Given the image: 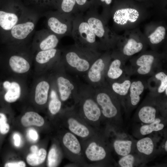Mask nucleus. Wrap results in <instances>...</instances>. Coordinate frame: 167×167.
<instances>
[{
	"instance_id": "nucleus-1",
	"label": "nucleus",
	"mask_w": 167,
	"mask_h": 167,
	"mask_svg": "<svg viewBox=\"0 0 167 167\" xmlns=\"http://www.w3.org/2000/svg\"><path fill=\"white\" fill-rule=\"evenodd\" d=\"M100 54L97 51L79 47L75 44L66 48L63 62L66 68L78 75H85L94 61Z\"/></svg>"
},
{
	"instance_id": "nucleus-2",
	"label": "nucleus",
	"mask_w": 167,
	"mask_h": 167,
	"mask_svg": "<svg viewBox=\"0 0 167 167\" xmlns=\"http://www.w3.org/2000/svg\"><path fill=\"white\" fill-rule=\"evenodd\" d=\"M71 36L78 46L97 51V37L85 20L83 13L77 12L73 15Z\"/></svg>"
},
{
	"instance_id": "nucleus-3",
	"label": "nucleus",
	"mask_w": 167,
	"mask_h": 167,
	"mask_svg": "<svg viewBox=\"0 0 167 167\" xmlns=\"http://www.w3.org/2000/svg\"><path fill=\"white\" fill-rule=\"evenodd\" d=\"M94 94L101 114L105 117L113 118L119 114L120 109L118 97L107 82L94 88Z\"/></svg>"
},
{
	"instance_id": "nucleus-4",
	"label": "nucleus",
	"mask_w": 167,
	"mask_h": 167,
	"mask_svg": "<svg viewBox=\"0 0 167 167\" xmlns=\"http://www.w3.org/2000/svg\"><path fill=\"white\" fill-rule=\"evenodd\" d=\"M77 96L80 99L81 108L85 117L91 122L98 121L102 114L94 98V88L90 86L80 87Z\"/></svg>"
},
{
	"instance_id": "nucleus-5",
	"label": "nucleus",
	"mask_w": 167,
	"mask_h": 167,
	"mask_svg": "<svg viewBox=\"0 0 167 167\" xmlns=\"http://www.w3.org/2000/svg\"><path fill=\"white\" fill-rule=\"evenodd\" d=\"M111 59V56L106 53L100 54L94 61L85 75L90 86L95 88L106 82V73Z\"/></svg>"
},
{
	"instance_id": "nucleus-6",
	"label": "nucleus",
	"mask_w": 167,
	"mask_h": 167,
	"mask_svg": "<svg viewBox=\"0 0 167 167\" xmlns=\"http://www.w3.org/2000/svg\"><path fill=\"white\" fill-rule=\"evenodd\" d=\"M73 15L61 13L59 17L51 16L47 21L48 26L56 35L62 36H71Z\"/></svg>"
},
{
	"instance_id": "nucleus-7",
	"label": "nucleus",
	"mask_w": 167,
	"mask_h": 167,
	"mask_svg": "<svg viewBox=\"0 0 167 167\" xmlns=\"http://www.w3.org/2000/svg\"><path fill=\"white\" fill-rule=\"evenodd\" d=\"M85 20L89 25L97 38L102 42H109L107 29L102 18L93 8H90L84 15Z\"/></svg>"
},
{
	"instance_id": "nucleus-8",
	"label": "nucleus",
	"mask_w": 167,
	"mask_h": 167,
	"mask_svg": "<svg viewBox=\"0 0 167 167\" xmlns=\"http://www.w3.org/2000/svg\"><path fill=\"white\" fill-rule=\"evenodd\" d=\"M57 79V83L61 100L66 101L72 95L76 96L79 88L76 83L65 72Z\"/></svg>"
},
{
	"instance_id": "nucleus-9",
	"label": "nucleus",
	"mask_w": 167,
	"mask_h": 167,
	"mask_svg": "<svg viewBox=\"0 0 167 167\" xmlns=\"http://www.w3.org/2000/svg\"><path fill=\"white\" fill-rule=\"evenodd\" d=\"M156 58L150 54H144L139 57L135 61L133 72L142 75L151 74L157 66Z\"/></svg>"
},
{
	"instance_id": "nucleus-10",
	"label": "nucleus",
	"mask_w": 167,
	"mask_h": 167,
	"mask_svg": "<svg viewBox=\"0 0 167 167\" xmlns=\"http://www.w3.org/2000/svg\"><path fill=\"white\" fill-rule=\"evenodd\" d=\"M139 16V13L137 10L127 8L117 10L113 14V18L115 23L123 25L128 22H135Z\"/></svg>"
},
{
	"instance_id": "nucleus-11",
	"label": "nucleus",
	"mask_w": 167,
	"mask_h": 167,
	"mask_svg": "<svg viewBox=\"0 0 167 167\" xmlns=\"http://www.w3.org/2000/svg\"><path fill=\"white\" fill-rule=\"evenodd\" d=\"M123 62L119 59L115 58L109 64L105 75V80L107 82L118 80L122 78L124 74L122 68Z\"/></svg>"
},
{
	"instance_id": "nucleus-12",
	"label": "nucleus",
	"mask_w": 167,
	"mask_h": 167,
	"mask_svg": "<svg viewBox=\"0 0 167 167\" xmlns=\"http://www.w3.org/2000/svg\"><path fill=\"white\" fill-rule=\"evenodd\" d=\"M85 154L89 160L96 161L104 159L106 156V152L102 146L95 142H92L87 147Z\"/></svg>"
},
{
	"instance_id": "nucleus-13",
	"label": "nucleus",
	"mask_w": 167,
	"mask_h": 167,
	"mask_svg": "<svg viewBox=\"0 0 167 167\" xmlns=\"http://www.w3.org/2000/svg\"><path fill=\"white\" fill-rule=\"evenodd\" d=\"M122 79L119 81L117 80L107 82L117 96H128L131 81L128 77Z\"/></svg>"
},
{
	"instance_id": "nucleus-14",
	"label": "nucleus",
	"mask_w": 167,
	"mask_h": 167,
	"mask_svg": "<svg viewBox=\"0 0 167 167\" xmlns=\"http://www.w3.org/2000/svg\"><path fill=\"white\" fill-rule=\"evenodd\" d=\"M145 84L143 81L138 80L131 81L128 95L131 103L133 106L137 105L140 99V95L145 88Z\"/></svg>"
},
{
	"instance_id": "nucleus-15",
	"label": "nucleus",
	"mask_w": 167,
	"mask_h": 167,
	"mask_svg": "<svg viewBox=\"0 0 167 167\" xmlns=\"http://www.w3.org/2000/svg\"><path fill=\"white\" fill-rule=\"evenodd\" d=\"M67 123L70 131L78 136L85 138L89 135L90 131L87 127L75 118H68Z\"/></svg>"
},
{
	"instance_id": "nucleus-16",
	"label": "nucleus",
	"mask_w": 167,
	"mask_h": 167,
	"mask_svg": "<svg viewBox=\"0 0 167 167\" xmlns=\"http://www.w3.org/2000/svg\"><path fill=\"white\" fill-rule=\"evenodd\" d=\"M34 24L30 22L15 25L11 29V34L15 38L22 40L26 38L33 30Z\"/></svg>"
},
{
	"instance_id": "nucleus-17",
	"label": "nucleus",
	"mask_w": 167,
	"mask_h": 167,
	"mask_svg": "<svg viewBox=\"0 0 167 167\" xmlns=\"http://www.w3.org/2000/svg\"><path fill=\"white\" fill-rule=\"evenodd\" d=\"M62 142L66 148L71 153L79 154L81 152L80 143L77 138L72 133H66L63 136Z\"/></svg>"
},
{
	"instance_id": "nucleus-18",
	"label": "nucleus",
	"mask_w": 167,
	"mask_h": 167,
	"mask_svg": "<svg viewBox=\"0 0 167 167\" xmlns=\"http://www.w3.org/2000/svg\"><path fill=\"white\" fill-rule=\"evenodd\" d=\"M49 88V84L46 81H41L38 84L35 89V96L37 104L43 105L46 103Z\"/></svg>"
},
{
	"instance_id": "nucleus-19",
	"label": "nucleus",
	"mask_w": 167,
	"mask_h": 167,
	"mask_svg": "<svg viewBox=\"0 0 167 167\" xmlns=\"http://www.w3.org/2000/svg\"><path fill=\"white\" fill-rule=\"evenodd\" d=\"M9 64L12 70L18 73H24L28 71L30 66L24 58L19 56L14 55L10 58Z\"/></svg>"
},
{
	"instance_id": "nucleus-20",
	"label": "nucleus",
	"mask_w": 167,
	"mask_h": 167,
	"mask_svg": "<svg viewBox=\"0 0 167 167\" xmlns=\"http://www.w3.org/2000/svg\"><path fill=\"white\" fill-rule=\"evenodd\" d=\"M21 121L22 125L25 127L32 125L41 126L45 122L41 116L37 113L32 111L26 113L22 117Z\"/></svg>"
},
{
	"instance_id": "nucleus-21",
	"label": "nucleus",
	"mask_w": 167,
	"mask_h": 167,
	"mask_svg": "<svg viewBox=\"0 0 167 167\" xmlns=\"http://www.w3.org/2000/svg\"><path fill=\"white\" fill-rule=\"evenodd\" d=\"M143 47V44L135 39H129L123 46L122 52L124 55L131 56L141 51Z\"/></svg>"
},
{
	"instance_id": "nucleus-22",
	"label": "nucleus",
	"mask_w": 167,
	"mask_h": 167,
	"mask_svg": "<svg viewBox=\"0 0 167 167\" xmlns=\"http://www.w3.org/2000/svg\"><path fill=\"white\" fill-rule=\"evenodd\" d=\"M18 20V17L15 14L0 11V26L4 29H11Z\"/></svg>"
},
{
	"instance_id": "nucleus-23",
	"label": "nucleus",
	"mask_w": 167,
	"mask_h": 167,
	"mask_svg": "<svg viewBox=\"0 0 167 167\" xmlns=\"http://www.w3.org/2000/svg\"><path fill=\"white\" fill-rule=\"evenodd\" d=\"M156 110L154 107L146 105L142 107L139 110L138 116L140 120L143 122L149 124L156 119Z\"/></svg>"
},
{
	"instance_id": "nucleus-24",
	"label": "nucleus",
	"mask_w": 167,
	"mask_h": 167,
	"mask_svg": "<svg viewBox=\"0 0 167 167\" xmlns=\"http://www.w3.org/2000/svg\"><path fill=\"white\" fill-rule=\"evenodd\" d=\"M6 90L7 92L4 97L7 102H14L19 98L21 95V88L17 82H13L11 83L10 86Z\"/></svg>"
},
{
	"instance_id": "nucleus-25",
	"label": "nucleus",
	"mask_w": 167,
	"mask_h": 167,
	"mask_svg": "<svg viewBox=\"0 0 167 167\" xmlns=\"http://www.w3.org/2000/svg\"><path fill=\"white\" fill-rule=\"evenodd\" d=\"M46 154V150L44 148H41L35 153L29 154L26 158L27 161L31 166L39 165L45 161Z\"/></svg>"
},
{
	"instance_id": "nucleus-26",
	"label": "nucleus",
	"mask_w": 167,
	"mask_h": 167,
	"mask_svg": "<svg viewBox=\"0 0 167 167\" xmlns=\"http://www.w3.org/2000/svg\"><path fill=\"white\" fill-rule=\"evenodd\" d=\"M132 143L130 140H116L113 146L116 152L122 156L129 154L131 151Z\"/></svg>"
},
{
	"instance_id": "nucleus-27",
	"label": "nucleus",
	"mask_w": 167,
	"mask_h": 167,
	"mask_svg": "<svg viewBox=\"0 0 167 167\" xmlns=\"http://www.w3.org/2000/svg\"><path fill=\"white\" fill-rule=\"evenodd\" d=\"M58 52L57 50L55 48L42 50L36 55V61L41 64L47 63L56 56Z\"/></svg>"
},
{
	"instance_id": "nucleus-28",
	"label": "nucleus",
	"mask_w": 167,
	"mask_h": 167,
	"mask_svg": "<svg viewBox=\"0 0 167 167\" xmlns=\"http://www.w3.org/2000/svg\"><path fill=\"white\" fill-rule=\"evenodd\" d=\"M137 147L140 152L147 155H149L153 152L154 144L151 139L149 137H146L138 141Z\"/></svg>"
},
{
	"instance_id": "nucleus-29",
	"label": "nucleus",
	"mask_w": 167,
	"mask_h": 167,
	"mask_svg": "<svg viewBox=\"0 0 167 167\" xmlns=\"http://www.w3.org/2000/svg\"><path fill=\"white\" fill-rule=\"evenodd\" d=\"M161 119L159 118H156L152 122L148 125L142 126L140 128V132L141 134L145 135L149 134L153 131H158L162 130L164 127V125L160 123Z\"/></svg>"
},
{
	"instance_id": "nucleus-30",
	"label": "nucleus",
	"mask_w": 167,
	"mask_h": 167,
	"mask_svg": "<svg viewBox=\"0 0 167 167\" xmlns=\"http://www.w3.org/2000/svg\"><path fill=\"white\" fill-rule=\"evenodd\" d=\"M59 42V39L54 34L48 35L41 42L40 47L42 50H48L55 48Z\"/></svg>"
},
{
	"instance_id": "nucleus-31",
	"label": "nucleus",
	"mask_w": 167,
	"mask_h": 167,
	"mask_svg": "<svg viewBox=\"0 0 167 167\" xmlns=\"http://www.w3.org/2000/svg\"><path fill=\"white\" fill-rule=\"evenodd\" d=\"M165 34V28L162 26H158L150 35V42L152 44H158L164 39Z\"/></svg>"
},
{
	"instance_id": "nucleus-32",
	"label": "nucleus",
	"mask_w": 167,
	"mask_h": 167,
	"mask_svg": "<svg viewBox=\"0 0 167 167\" xmlns=\"http://www.w3.org/2000/svg\"><path fill=\"white\" fill-rule=\"evenodd\" d=\"M155 77L160 81V84L157 89L158 92L161 93L164 92L167 88V74L163 71H159L155 74Z\"/></svg>"
},
{
	"instance_id": "nucleus-33",
	"label": "nucleus",
	"mask_w": 167,
	"mask_h": 167,
	"mask_svg": "<svg viewBox=\"0 0 167 167\" xmlns=\"http://www.w3.org/2000/svg\"><path fill=\"white\" fill-rule=\"evenodd\" d=\"M51 98L49 105V109L51 113L54 115L57 113L60 110L62 103L58 98V96Z\"/></svg>"
},
{
	"instance_id": "nucleus-34",
	"label": "nucleus",
	"mask_w": 167,
	"mask_h": 167,
	"mask_svg": "<svg viewBox=\"0 0 167 167\" xmlns=\"http://www.w3.org/2000/svg\"><path fill=\"white\" fill-rule=\"evenodd\" d=\"M58 154L56 149L52 148L50 150L48 157V165L49 167H55L58 160Z\"/></svg>"
},
{
	"instance_id": "nucleus-35",
	"label": "nucleus",
	"mask_w": 167,
	"mask_h": 167,
	"mask_svg": "<svg viewBox=\"0 0 167 167\" xmlns=\"http://www.w3.org/2000/svg\"><path fill=\"white\" fill-rule=\"evenodd\" d=\"M135 158L131 154L124 156L119 161V165L122 167H132L134 162Z\"/></svg>"
},
{
	"instance_id": "nucleus-36",
	"label": "nucleus",
	"mask_w": 167,
	"mask_h": 167,
	"mask_svg": "<svg viewBox=\"0 0 167 167\" xmlns=\"http://www.w3.org/2000/svg\"><path fill=\"white\" fill-rule=\"evenodd\" d=\"M7 120L5 115L0 113V132L2 134H6L9 130L10 126L7 123Z\"/></svg>"
},
{
	"instance_id": "nucleus-37",
	"label": "nucleus",
	"mask_w": 167,
	"mask_h": 167,
	"mask_svg": "<svg viewBox=\"0 0 167 167\" xmlns=\"http://www.w3.org/2000/svg\"><path fill=\"white\" fill-rule=\"evenodd\" d=\"M25 166V163L22 161L8 162L4 165V167H24Z\"/></svg>"
},
{
	"instance_id": "nucleus-38",
	"label": "nucleus",
	"mask_w": 167,
	"mask_h": 167,
	"mask_svg": "<svg viewBox=\"0 0 167 167\" xmlns=\"http://www.w3.org/2000/svg\"><path fill=\"white\" fill-rule=\"evenodd\" d=\"M29 138L34 141L38 139V135L37 132L34 130H29L28 132Z\"/></svg>"
},
{
	"instance_id": "nucleus-39",
	"label": "nucleus",
	"mask_w": 167,
	"mask_h": 167,
	"mask_svg": "<svg viewBox=\"0 0 167 167\" xmlns=\"http://www.w3.org/2000/svg\"><path fill=\"white\" fill-rule=\"evenodd\" d=\"M14 140V144L16 147H19L21 143V138L19 135L18 133H15L13 135Z\"/></svg>"
},
{
	"instance_id": "nucleus-40",
	"label": "nucleus",
	"mask_w": 167,
	"mask_h": 167,
	"mask_svg": "<svg viewBox=\"0 0 167 167\" xmlns=\"http://www.w3.org/2000/svg\"><path fill=\"white\" fill-rule=\"evenodd\" d=\"M76 5H78V6H80L81 8L79 12L80 13L81 7H84L86 5L87 0H75Z\"/></svg>"
},
{
	"instance_id": "nucleus-41",
	"label": "nucleus",
	"mask_w": 167,
	"mask_h": 167,
	"mask_svg": "<svg viewBox=\"0 0 167 167\" xmlns=\"http://www.w3.org/2000/svg\"><path fill=\"white\" fill-rule=\"evenodd\" d=\"M30 149L32 153H35L39 150L38 147L36 145L32 146L31 147Z\"/></svg>"
},
{
	"instance_id": "nucleus-42",
	"label": "nucleus",
	"mask_w": 167,
	"mask_h": 167,
	"mask_svg": "<svg viewBox=\"0 0 167 167\" xmlns=\"http://www.w3.org/2000/svg\"><path fill=\"white\" fill-rule=\"evenodd\" d=\"M102 2H104L107 5H110L112 1V0H100Z\"/></svg>"
},
{
	"instance_id": "nucleus-43",
	"label": "nucleus",
	"mask_w": 167,
	"mask_h": 167,
	"mask_svg": "<svg viewBox=\"0 0 167 167\" xmlns=\"http://www.w3.org/2000/svg\"><path fill=\"white\" fill-rule=\"evenodd\" d=\"M165 150L166 152L167 151V141H166L165 144Z\"/></svg>"
},
{
	"instance_id": "nucleus-44",
	"label": "nucleus",
	"mask_w": 167,
	"mask_h": 167,
	"mask_svg": "<svg viewBox=\"0 0 167 167\" xmlns=\"http://www.w3.org/2000/svg\"><path fill=\"white\" fill-rule=\"evenodd\" d=\"M165 92V95H166V96H167V88H166L165 91H164Z\"/></svg>"
}]
</instances>
